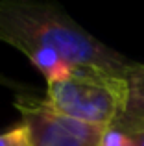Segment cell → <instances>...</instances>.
<instances>
[{
	"mask_svg": "<svg viewBox=\"0 0 144 146\" xmlns=\"http://www.w3.org/2000/svg\"><path fill=\"white\" fill-rule=\"evenodd\" d=\"M0 41L18 52L48 48L76 67L127 76L137 63L90 35L54 2L0 0Z\"/></svg>",
	"mask_w": 144,
	"mask_h": 146,
	"instance_id": "6da1fadb",
	"label": "cell"
},
{
	"mask_svg": "<svg viewBox=\"0 0 144 146\" xmlns=\"http://www.w3.org/2000/svg\"><path fill=\"white\" fill-rule=\"evenodd\" d=\"M127 106L124 117L116 122L118 128L127 126H144V65L137 63L127 76Z\"/></svg>",
	"mask_w": 144,
	"mask_h": 146,
	"instance_id": "277c9868",
	"label": "cell"
},
{
	"mask_svg": "<svg viewBox=\"0 0 144 146\" xmlns=\"http://www.w3.org/2000/svg\"><path fill=\"white\" fill-rule=\"evenodd\" d=\"M116 128H118V126H116ZM120 129L129 133L135 146H144V126H127V128H120Z\"/></svg>",
	"mask_w": 144,
	"mask_h": 146,
	"instance_id": "52a82bcc",
	"label": "cell"
},
{
	"mask_svg": "<svg viewBox=\"0 0 144 146\" xmlns=\"http://www.w3.org/2000/svg\"><path fill=\"white\" fill-rule=\"evenodd\" d=\"M127 78L78 67L61 82L46 85V100L55 111L79 122L113 128L127 106Z\"/></svg>",
	"mask_w": 144,
	"mask_h": 146,
	"instance_id": "7a4b0ae2",
	"label": "cell"
},
{
	"mask_svg": "<svg viewBox=\"0 0 144 146\" xmlns=\"http://www.w3.org/2000/svg\"><path fill=\"white\" fill-rule=\"evenodd\" d=\"M22 126L30 133L32 146H100L107 128L85 124L55 111L46 100L33 96L15 98Z\"/></svg>",
	"mask_w": 144,
	"mask_h": 146,
	"instance_id": "3957f363",
	"label": "cell"
},
{
	"mask_svg": "<svg viewBox=\"0 0 144 146\" xmlns=\"http://www.w3.org/2000/svg\"><path fill=\"white\" fill-rule=\"evenodd\" d=\"M0 146H32L30 133L26 126L18 124L7 131L0 133Z\"/></svg>",
	"mask_w": 144,
	"mask_h": 146,
	"instance_id": "5b68a950",
	"label": "cell"
},
{
	"mask_svg": "<svg viewBox=\"0 0 144 146\" xmlns=\"http://www.w3.org/2000/svg\"><path fill=\"white\" fill-rule=\"evenodd\" d=\"M100 146H135V143L127 131L113 126V128L105 129L104 137L100 141Z\"/></svg>",
	"mask_w": 144,
	"mask_h": 146,
	"instance_id": "8992f818",
	"label": "cell"
}]
</instances>
